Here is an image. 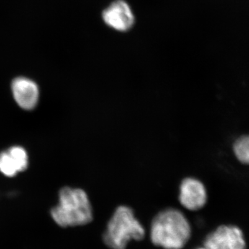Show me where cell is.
<instances>
[{
    "label": "cell",
    "mask_w": 249,
    "mask_h": 249,
    "mask_svg": "<svg viewBox=\"0 0 249 249\" xmlns=\"http://www.w3.org/2000/svg\"><path fill=\"white\" fill-rule=\"evenodd\" d=\"M232 151L242 164L249 165V134L240 136L232 144Z\"/></svg>",
    "instance_id": "9c48e42d"
},
{
    "label": "cell",
    "mask_w": 249,
    "mask_h": 249,
    "mask_svg": "<svg viewBox=\"0 0 249 249\" xmlns=\"http://www.w3.org/2000/svg\"><path fill=\"white\" fill-rule=\"evenodd\" d=\"M208 195L204 183L196 178H184L179 186L178 200L185 209L198 211L207 202Z\"/></svg>",
    "instance_id": "5b68a950"
},
{
    "label": "cell",
    "mask_w": 249,
    "mask_h": 249,
    "mask_svg": "<svg viewBox=\"0 0 249 249\" xmlns=\"http://www.w3.org/2000/svg\"><path fill=\"white\" fill-rule=\"evenodd\" d=\"M28 164L27 153L22 147H12L0 153V172L9 178L27 169Z\"/></svg>",
    "instance_id": "ba28073f"
},
{
    "label": "cell",
    "mask_w": 249,
    "mask_h": 249,
    "mask_svg": "<svg viewBox=\"0 0 249 249\" xmlns=\"http://www.w3.org/2000/svg\"><path fill=\"white\" fill-rule=\"evenodd\" d=\"M206 249L205 248V247H203V248H199V249Z\"/></svg>",
    "instance_id": "30bf717a"
},
{
    "label": "cell",
    "mask_w": 249,
    "mask_h": 249,
    "mask_svg": "<svg viewBox=\"0 0 249 249\" xmlns=\"http://www.w3.org/2000/svg\"><path fill=\"white\" fill-rule=\"evenodd\" d=\"M15 101L19 107L31 110L37 106L39 89L35 82L25 77H18L11 85Z\"/></svg>",
    "instance_id": "52a82bcc"
},
{
    "label": "cell",
    "mask_w": 249,
    "mask_h": 249,
    "mask_svg": "<svg viewBox=\"0 0 249 249\" xmlns=\"http://www.w3.org/2000/svg\"><path fill=\"white\" fill-rule=\"evenodd\" d=\"M103 21L108 27L125 32L133 27L135 19L129 5L124 0H115L102 14Z\"/></svg>",
    "instance_id": "8992f818"
},
{
    "label": "cell",
    "mask_w": 249,
    "mask_h": 249,
    "mask_svg": "<svg viewBox=\"0 0 249 249\" xmlns=\"http://www.w3.org/2000/svg\"><path fill=\"white\" fill-rule=\"evenodd\" d=\"M145 230L133 211L125 206L116 209L103 236L106 245L112 249H125L131 240H142Z\"/></svg>",
    "instance_id": "3957f363"
},
{
    "label": "cell",
    "mask_w": 249,
    "mask_h": 249,
    "mask_svg": "<svg viewBox=\"0 0 249 249\" xmlns=\"http://www.w3.org/2000/svg\"><path fill=\"white\" fill-rule=\"evenodd\" d=\"M191 234L189 222L178 210H164L152 222V243L165 249H182L189 240Z\"/></svg>",
    "instance_id": "6da1fadb"
},
{
    "label": "cell",
    "mask_w": 249,
    "mask_h": 249,
    "mask_svg": "<svg viewBox=\"0 0 249 249\" xmlns=\"http://www.w3.org/2000/svg\"><path fill=\"white\" fill-rule=\"evenodd\" d=\"M60 227H73L89 224L93 219L92 208L88 195L80 188L65 187L59 193V204L51 211Z\"/></svg>",
    "instance_id": "7a4b0ae2"
},
{
    "label": "cell",
    "mask_w": 249,
    "mask_h": 249,
    "mask_svg": "<svg viewBox=\"0 0 249 249\" xmlns=\"http://www.w3.org/2000/svg\"><path fill=\"white\" fill-rule=\"evenodd\" d=\"M204 247L206 249H246L247 242L240 228L223 225L206 237Z\"/></svg>",
    "instance_id": "277c9868"
}]
</instances>
